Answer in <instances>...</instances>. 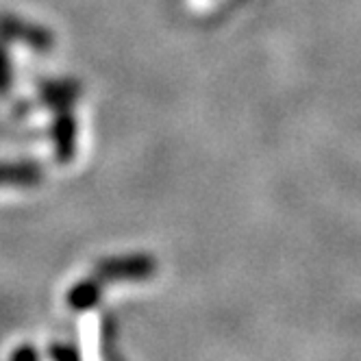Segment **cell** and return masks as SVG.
<instances>
[]
</instances>
